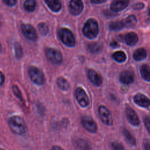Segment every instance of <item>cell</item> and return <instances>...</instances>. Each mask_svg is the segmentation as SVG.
Returning a JSON list of instances; mask_svg holds the SVG:
<instances>
[{"label": "cell", "mask_w": 150, "mask_h": 150, "mask_svg": "<svg viewBox=\"0 0 150 150\" xmlns=\"http://www.w3.org/2000/svg\"><path fill=\"white\" fill-rule=\"evenodd\" d=\"M8 125L12 132L17 135H23L28 130L24 120L18 115L10 117L8 121Z\"/></svg>", "instance_id": "1"}, {"label": "cell", "mask_w": 150, "mask_h": 150, "mask_svg": "<svg viewBox=\"0 0 150 150\" xmlns=\"http://www.w3.org/2000/svg\"><path fill=\"white\" fill-rule=\"evenodd\" d=\"M98 33V25L94 19H89L84 24L83 28V35L88 39L95 38Z\"/></svg>", "instance_id": "2"}, {"label": "cell", "mask_w": 150, "mask_h": 150, "mask_svg": "<svg viewBox=\"0 0 150 150\" xmlns=\"http://www.w3.org/2000/svg\"><path fill=\"white\" fill-rule=\"evenodd\" d=\"M59 36L62 42L67 46L73 47L76 44V39L73 32L69 29L62 28L59 31Z\"/></svg>", "instance_id": "3"}, {"label": "cell", "mask_w": 150, "mask_h": 150, "mask_svg": "<svg viewBox=\"0 0 150 150\" xmlns=\"http://www.w3.org/2000/svg\"><path fill=\"white\" fill-rule=\"evenodd\" d=\"M28 74L31 80L38 85H43L45 82V77L43 72L36 67L32 66L29 69Z\"/></svg>", "instance_id": "4"}, {"label": "cell", "mask_w": 150, "mask_h": 150, "mask_svg": "<svg viewBox=\"0 0 150 150\" xmlns=\"http://www.w3.org/2000/svg\"><path fill=\"white\" fill-rule=\"evenodd\" d=\"M45 54L47 59L54 64H59L63 61V56L62 53L54 48H46Z\"/></svg>", "instance_id": "5"}, {"label": "cell", "mask_w": 150, "mask_h": 150, "mask_svg": "<svg viewBox=\"0 0 150 150\" xmlns=\"http://www.w3.org/2000/svg\"><path fill=\"white\" fill-rule=\"evenodd\" d=\"M98 114L101 121L106 125H112L113 120L110 111L104 105H100L98 107Z\"/></svg>", "instance_id": "6"}, {"label": "cell", "mask_w": 150, "mask_h": 150, "mask_svg": "<svg viewBox=\"0 0 150 150\" xmlns=\"http://www.w3.org/2000/svg\"><path fill=\"white\" fill-rule=\"evenodd\" d=\"M21 30L26 39L31 41H35L38 39V34L35 28L29 24H22Z\"/></svg>", "instance_id": "7"}, {"label": "cell", "mask_w": 150, "mask_h": 150, "mask_svg": "<svg viewBox=\"0 0 150 150\" xmlns=\"http://www.w3.org/2000/svg\"><path fill=\"white\" fill-rule=\"evenodd\" d=\"M81 124L84 128L90 133H96L98 130L96 122L92 118L88 116H84L81 118Z\"/></svg>", "instance_id": "8"}, {"label": "cell", "mask_w": 150, "mask_h": 150, "mask_svg": "<svg viewBox=\"0 0 150 150\" xmlns=\"http://www.w3.org/2000/svg\"><path fill=\"white\" fill-rule=\"evenodd\" d=\"M75 96L79 104L83 107H86L89 104L88 96L84 90L81 87H77L75 91Z\"/></svg>", "instance_id": "9"}, {"label": "cell", "mask_w": 150, "mask_h": 150, "mask_svg": "<svg viewBox=\"0 0 150 150\" xmlns=\"http://www.w3.org/2000/svg\"><path fill=\"white\" fill-rule=\"evenodd\" d=\"M126 115L129 122L134 126H138L140 121L136 112L130 107L126 108Z\"/></svg>", "instance_id": "10"}, {"label": "cell", "mask_w": 150, "mask_h": 150, "mask_svg": "<svg viewBox=\"0 0 150 150\" xmlns=\"http://www.w3.org/2000/svg\"><path fill=\"white\" fill-rule=\"evenodd\" d=\"M83 7L81 1H71L69 4V11L73 15H79L82 12Z\"/></svg>", "instance_id": "11"}, {"label": "cell", "mask_w": 150, "mask_h": 150, "mask_svg": "<svg viewBox=\"0 0 150 150\" xmlns=\"http://www.w3.org/2000/svg\"><path fill=\"white\" fill-rule=\"evenodd\" d=\"M87 76L90 81L96 86H100L101 85L103 79L101 76L95 70L93 69H88L87 71Z\"/></svg>", "instance_id": "12"}, {"label": "cell", "mask_w": 150, "mask_h": 150, "mask_svg": "<svg viewBox=\"0 0 150 150\" xmlns=\"http://www.w3.org/2000/svg\"><path fill=\"white\" fill-rule=\"evenodd\" d=\"M134 101L136 104L144 108L150 106V100L142 93L137 94L134 97Z\"/></svg>", "instance_id": "13"}, {"label": "cell", "mask_w": 150, "mask_h": 150, "mask_svg": "<svg viewBox=\"0 0 150 150\" xmlns=\"http://www.w3.org/2000/svg\"><path fill=\"white\" fill-rule=\"evenodd\" d=\"M128 1H114L110 5V9L113 12H120L126 8L128 4Z\"/></svg>", "instance_id": "14"}, {"label": "cell", "mask_w": 150, "mask_h": 150, "mask_svg": "<svg viewBox=\"0 0 150 150\" xmlns=\"http://www.w3.org/2000/svg\"><path fill=\"white\" fill-rule=\"evenodd\" d=\"M120 81L124 84H129L134 81V75L133 74L128 70L123 71L120 76Z\"/></svg>", "instance_id": "15"}, {"label": "cell", "mask_w": 150, "mask_h": 150, "mask_svg": "<svg viewBox=\"0 0 150 150\" xmlns=\"http://www.w3.org/2000/svg\"><path fill=\"white\" fill-rule=\"evenodd\" d=\"M124 41L125 43L128 46H134L135 45L138 40V36L137 33L135 32H131L127 33L124 38Z\"/></svg>", "instance_id": "16"}, {"label": "cell", "mask_w": 150, "mask_h": 150, "mask_svg": "<svg viewBox=\"0 0 150 150\" xmlns=\"http://www.w3.org/2000/svg\"><path fill=\"white\" fill-rule=\"evenodd\" d=\"M74 146L78 150H90L91 145L90 142L84 139L79 138L74 142Z\"/></svg>", "instance_id": "17"}, {"label": "cell", "mask_w": 150, "mask_h": 150, "mask_svg": "<svg viewBox=\"0 0 150 150\" xmlns=\"http://www.w3.org/2000/svg\"><path fill=\"white\" fill-rule=\"evenodd\" d=\"M103 45L100 42H93L88 44L87 49L88 51L93 54L100 52L103 49Z\"/></svg>", "instance_id": "18"}, {"label": "cell", "mask_w": 150, "mask_h": 150, "mask_svg": "<svg viewBox=\"0 0 150 150\" xmlns=\"http://www.w3.org/2000/svg\"><path fill=\"white\" fill-rule=\"evenodd\" d=\"M133 58L136 61H141L146 57V52L144 48H138L133 52Z\"/></svg>", "instance_id": "19"}, {"label": "cell", "mask_w": 150, "mask_h": 150, "mask_svg": "<svg viewBox=\"0 0 150 150\" xmlns=\"http://www.w3.org/2000/svg\"><path fill=\"white\" fill-rule=\"evenodd\" d=\"M140 74L142 77L147 81H150V69L146 64H143L140 67Z\"/></svg>", "instance_id": "20"}, {"label": "cell", "mask_w": 150, "mask_h": 150, "mask_svg": "<svg viewBox=\"0 0 150 150\" xmlns=\"http://www.w3.org/2000/svg\"><path fill=\"white\" fill-rule=\"evenodd\" d=\"M122 134L127 141V142L132 146H136V140L134 136L130 133V132L127 129H123L122 130Z\"/></svg>", "instance_id": "21"}, {"label": "cell", "mask_w": 150, "mask_h": 150, "mask_svg": "<svg viewBox=\"0 0 150 150\" xmlns=\"http://www.w3.org/2000/svg\"><path fill=\"white\" fill-rule=\"evenodd\" d=\"M45 2L54 12H58L62 8V4L59 1H45Z\"/></svg>", "instance_id": "22"}, {"label": "cell", "mask_w": 150, "mask_h": 150, "mask_svg": "<svg viewBox=\"0 0 150 150\" xmlns=\"http://www.w3.org/2000/svg\"><path fill=\"white\" fill-rule=\"evenodd\" d=\"M137 18L134 15H129L127 18L122 20L124 27L126 28H131L135 26L137 23Z\"/></svg>", "instance_id": "23"}, {"label": "cell", "mask_w": 150, "mask_h": 150, "mask_svg": "<svg viewBox=\"0 0 150 150\" xmlns=\"http://www.w3.org/2000/svg\"><path fill=\"white\" fill-rule=\"evenodd\" d=\"M112 57L114 60H115L116 62L119 63H122L125 61L127 59V56L125 53L122 51H117L114 52Z\"/></svg>", "instance_id": "24"}, {"label": "cell", "mask_w": 150, "mask_h": 150, "mask_svg": "<svg viewBox=\"0 0 150 150\" xmlns=\"http://www.w3.org/2000/svg\"><path fill=\"white\" fill-rule=\"evenodd\" d=\"M57 84L62 90H67L69 88V83L67 80L63 77H60L57 79Z\"/></svg>", "instance_id": "25"}, {"label": "cell", "mask_w": 150, "mask_h": 150, "mask_svg": "<svg viewBox=\"0 0 150 150\" xmlns=\"http://www.w3.org/2000/svg\"><path fill=\"white\" fill-rule=\"evenodd\" d=\"M36 6V2L33 0H28L25 1L23 4V7L25 9L29 12H31L35 11Z\"/></svg>", "instance_id": "26"}, {"label": "cell", "mask_w": 150, "mask_h": 150, "mask_svg": "<svg viewBox=\"0 0 150 150\" xmlns=\"http://www.w3.org/2000/svg\"><path fill=\"white\" fill-rule=\"evenodd\" d=\"M124 28L122 21H113L110 23L109 29L111 30H119Z\"/></svg>", "instance_id": "27"}, {"label": "cell", "mask_w": 150, "mask_h": 150, "mask_svg": "<svg viewBox=\"0 0 150 150\" xmlns=\"http://www.w3.org/2000/svg\"><path fill=\"white\" fill-rule=\"evenodd\" d=\"M38 28L40 33L42 35L45 36L49 32V28H48V26L45 23L42 22L39 23V25H38Z\"/></svg>", "instance_id": "28"}, {"label": "cell", "mask_w": 150, "mask_h": 150, "mask_svg": "<svg viewBox=\"0 0 150 150\" xmlns=\"http://www.w3.org/2000/svg\"><path fill=\"white\" fill-rule=\"evenodd\" d=\"M14 49L16 57L17 59H20L21 57H22L23 54V50L21 45L18 42H15L14 44Z\"/></svg>", "instance_id": "29"}, {"label": "cell", "mask_w": 150, "mask_h": 150, "mask_svg": "<svg viewBox=\"0 0 150 150\" xmlns=\"http://www.w3.org/2000/svg\"><path fill=\"white\" fill-rule=\"evenodd\" d=\"M12 90H13V92L14 94L15 95V96H16V97H18L21 101L23 102V99L22 97L21 91H20L18 87L16 85H13L12 86Z\"/></svg>", "instance_id": "30"}, {"label": "cell", "mask_w": 150, "mask_h": 150, "mask_svg": "<svg viewBox=\"0 0 150 150\" xmlns=\"http://www.w3.org/2000/svg\"><path fill=\"white\" fill-rule=\"evenodd\" d=\"M111 147L113 150H124L123 145L117 141L112 142L111 143Z\"/></svg>", "instance_id": "31"}, {"label": "cell", "mask_w": 150, "mask_h": 150, "mask_svg": "<svg viewBox=\"0 0 150 150\" xmlns=\"http://www.w3.org/2000/svg\"><path fill=\"white\" fill-rule=\"evenodd\" d=\"M144 122L146 129L150 133V117L149 116L144 117Z\"/></svg>", "instance_id": "32"}, {"label": "cell", "mask_w": 150, "mask_h": 150, "mask_svg": "<svg viewBox=\"0 0 150 150\" xmlns=\"http://www.w3.org/2000/svg\"><path fill=\"white\" fill-rule=\"evenodd\" d=\"M144 7V4L142 2H138L133 5V9L135 10H140Z\"/></svg>", "instance_id": "33"}, {"label": "cell", "mask_w": 150, "mask_h": 150, "mask_svg": "<svg viewBox=\"0 0 150 150\" xmlns=\"http://www.w3.org/2000/svg\"><path fill=\"white\" fill-rule=\"evenodd\" d=\"M3 2L8 6H13L14 5H15V4L16 3V1H15V0H4V1H3Z\"/></svg>", "instance_id": "34"}, {"label": "cell", "mask_w": 150, "mask_h": 150, "mask_svg": "<svg viewBox=\"0 0 150 150\" xmlns=\"http://www.w3.org/2000/svg\"><path fill=\"white\" fill-rule=\"evenodd\" d=\"M110 46L113 48H116V47H118L119 44L117 41L112 40L110 42Z\"/></svg>", "instance_id": "35"}, {"label": "cell", "mask_w": 150, "mask_h": 150, "mask_svg": "<svg viewBox=\"0 0 150 150\" xmlns=\"http://www.w3.org/2000/svg\"><path fill=\"white\" fill-rule=\"evenodd\" d=\"M5 81V76L4 74L0 71V86L2 85Z\"/></svg>", "instance_id": "36"}, {"label": "cell", "mask_w": 150, "mask_h": 150, "mask_svg": "<svg viewBox=\"0 0 150 150\" xmlns=\"http://www.w3.org/2000/svg\"><path fill=\"white\" fill-rule=\"evenodd\" d=\"M144 148L145 150H150V142H145L144 145Z\"/></svg>", "instance_id": "37"}, {"label": "cell", "mask_w": 150, "mask_h": 150, "mask_svg": "<svg viewBox=\"0 0 150 150\" xmlns=\"http://www.w3.org/2000/svg\"><path fill=\"white\" fill-rule=\"evenodd\" d=\"M52 150H64L59 145H53L52 148Z\"/></svg>", "instance_id": "38"}, {"label": "cell", "mask_w": 150, "mask_h": 150, "mask_svg": "<svg viewBox=\"0 0 150 150\" xmlns=\"http://www.w3.org/2000/svg\"><path fill=\"white\" fill-rule=\"evenodd\" d=\"M91 2L94 4H101L106 2V1H91Z\"/></svg>", "instance_id": "39"}, {"label": "cell", "mask_w": 150, "mask_h": 150, "mask_svg": "<svg viewBox=\"0 0 150 150\" xmlns=\"http://www.w3.org/2000/svg\"><path fill=\"white\" fill-rule=\"evenodd\" d=\"M1 49H2V46H1V44L0 43V51L1 50Z\"/></svg>", "instance_id": "40"}, {"label": "cell", "mask_w": 150, "mask_h": 150, "mask_svg": "<svg viewBox=\"0 0 150 150\" xmlns=\"http://www.w3.org/2000/svg\"><path fill=\"white\" fill-rule=\"evenodd\" d=\"M0 150H4V149H1V148H0Z\"/></svg>", "instance_id": "41"}]
</instances>
